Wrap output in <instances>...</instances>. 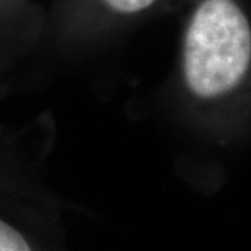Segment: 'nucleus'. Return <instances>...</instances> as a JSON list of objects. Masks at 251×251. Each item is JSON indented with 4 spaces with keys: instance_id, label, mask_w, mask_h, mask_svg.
I'll list each match as a JSON object with an SVG mask.
<instances>
[{
    "instance_id": "obj_1",
    "label": "nucleus",
    "mask_w": 251,
    "mask_h": 251,
    "mask_svg": "<svg viewBox=\"0 0 251 251\" xmlns=\"http://www.w3.org/2000/svg\"><path fill=\"white\" fill-rule=\"evenodd\" d=\"M251 61V29L233 0H204L184 39V78L196 97L214 100L243 82Z\"/></svg>"
},
{
    "instance_id": "obj_2",
    "label": "nucleus",
    "mask_w": 251,
    "mask_h": 251,
    "mask_svg": "<svg viewBox=\"0 0 251 251\" xmlns=\"http://www.w3.org/2000/svg\"><path fill=\"white\" fill-rule=\"evenodd\" d=\"M0 251H36L17 225L0 215Z\"/></svg>"
},
{
    "instance_id": "obj_3",
    "label": "nucleus",
    "mask_w": 251,
    "mask_h": 251,
    "mask_svg": "<svg viewBox=\"0 0 251 251\" xmlns=\"http://www.w3.org/2000/svg\"><path fill=\"white\" fill-rule=\"evenodd\" d=\"M104 2L121 13H135L149 8L155 0H104Z\"/></svg>"
}]
</instances>
